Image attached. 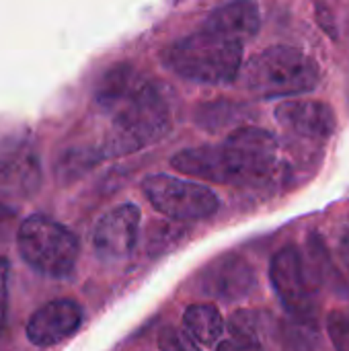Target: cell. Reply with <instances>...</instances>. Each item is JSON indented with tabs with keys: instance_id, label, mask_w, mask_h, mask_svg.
<instances>
[{
	"instance_id": "cell-17",
	"label": "cell",
	"mask_w": 349,
	"mask_h": 351,
	"mask_svg": "<svg viewBox=\"0 0 349 351\" xmlns=\"http://www.w3.org/2000/svg\"><path fill=\"white\" fill-rule=\"evenodd\" d=\"M329 335L337 351H349V319L341 313L329 317Z\"/></svg>"
},
{
	"instance_id": "cell-8",
	"label": "cell",
	"mask_w": 349,
	"mask_h": 351,
	"mask_svg": "<svg viewBox=\"0 0 349 351\" xmlns=\"http://www.w3.org/2000/svg\"><path fill=\"white\" fill-rule=\"evenodd\" d=\"M140 210L134 204H121L109 210L93 230L95 255L105 263L128 259L138 243Z\"/></svg>"
},
{
	"instance_id": "cell-10",
	"label": "cell",
	"mask_w": 349,
	"mask_h": 351,
	"mask_svg": "<svg viewBox=\"0 0 349 351\" xmlns=\"http://www.w3.org/2000/svg\"><path fill=\"white\" fill-rule=\"evenodd\" d=\"M41 167L29 138L8 136L0 142V191L31 195L39 187Z\"/></svg>"
},
{
	"instance_id": "cell-2",
	"label": "cell",
	"mask_w": 349,
	"mask_h": 351,
	"mask_svg": "<svg viewBox=\"0 0 349 351\" xmlns=\"http://www.w3.org/2000/svg\"><path fill=\"white\" fill-rule=\"evenodd\" d=\"M163 62L181 78L202 84H228L243 68V43L202 29L165 47Z\"/></svg>"
},
{
	"instance_id": "cell-20",
	"label": "cell",
	"mask_w": 349,
	"mask_h": 351,
	"mask_svg": "<svg viewBox=\"0 0 349 351\" xmlns=\"http://www.w3.org/2000/svg\"><path fill=\"white\" fill-rule=\"evenodd\" d=\"M317 12H319V21H321V25L325 27V31H327L329 35H333V37H335V33H337V31H335V27H331V25H329V21L333 23V14H329V12L325 10V6H317Z\"/></svg>"
},
{
	"instance_id": "cell-11",
	"label": "cell",
	"mask_w": 349,
	"mask_h": 351,
	"mask_svg": "<svg viewBox=\"0 0 349 351\" xmlns=\"http://www.w3.org/2000/svg\"><path fill=\"white\" fill-rule=\"evenodd\" d=\"M82 319L84 311L76 300H51L31 315L25 327V335L37 348H51L74 335L82 325Z\"/></svg>"
},
{
	"instance_id": "cell-21",
	"label": "cell",
	"mask_w": 349,
	"mask_h": 351,
	"mask_svg": "<svg viewBox=\"0 0 349 351\" xmlns=\"http://www.w3.org/2000/svg\"><path fill=\"white\" fill-rule=\"evenodd\" d=\"M339 253H341V259H344V263H346V265L349 267V237H348V239H344V241H341Z\"/></svg>"
},
{
	"instance_id": "cell-14",
	"label": "cell",
	"mask_w": 349,
	"mask_h": 351,
	"mask_svg": "<svg viewBox=\"0 0 349 351\" xmlns=\"http://www.w3.org/2000/svg\"><path fill=\"white\" fill-rule=\"evenodd\" d=\"M187 333L202 346H214L224 333V319L214 304H191L183 313Z\"/></svg>"
},
{
	"instance_id": "cell-12",
	"label": "cell",
	"mask_w": 349,
	"mask_h": 351,
	"mask_svg": "<svg viewBox=\"0 0 349 351\" xmlns=\"http://www.w3.org/2000/svg\"><path fill=\"white\" fill-rule=\"evenodd\" d=\"M276 119L290 134L311 142H327L337 130V115L323 101H282Z\"/></svg>"
},
{
	"instance_id": "cell-6",
	"label": "cell",
	"mask_w": 349,
	"mask_h": 351,
	"mask_svg": "<svg viewBox=\"0 0 349 351\" xmlns=\"http://www.w3.org/2000/svg\"><path fill=\"white\" fill-rule=\"evenodd\" d=\"M142 191L156 212L177 222L204 220L220 208V202L210 187L169 175L146 177L142 181Z\"/></svg>"
},
{
	"instance_id": "cell-19",
	"label": "cell",
	"mask_w": 349,
	"mask_h": 351,
	"mask_svg": "<svg viewBox=\"0 0 349 351\" xmlns=\"http://www.w3.org/2000/svg\"><path fill=\"white\" fill-rule=\"evenodd\" d=\"M216 351H265L261 343H251V341H243V339H226L218 346Z\"/></svg>"
},
{
	"instance_id": "cell-16",
	"label": "cell",
	"mask_w": 349,
	"mask_h": 351,
	"mask_svg": "<svg viewBox=\"0 0 349 351\" xmlns=\"http://www.w3.org/2000/svg\"><path fill=\"white\" fill-rule=\"evenodd\" d=\"M158 348L160 351H202L191 337L173 327H167L158 333Z\"/></svg>"
},
{
	"instance_id": "cell-13",
	"label": "cell",
	"mask_w": 349,
	"mask_h": 351,
	"mask_svg": "<svg viewBox=\"0 0 349 351\" xmlns=\"http://www.w3.org/2000/svg\"><path fill=\"white\" fill-rule=\"evenodd\" d=\"M261 27V14L253 2H230L210 12L204 29L222 35L232 41H245L255 37Z\"/></svg>"
},
{
	"instance_id": "cell-1",
	"label": "cell",
	"mask_w": 349,
	"mask_h": 351,
	"mask_svg": "<svg viewBox=\"0 0 349 351\" xmlns=\"http://www.w3.org/2000/svg\"><path fill=\"white\" fill-rule=\"evenodd\" d=\"M95 103L111 117L109 134L95 146L101 160L138 152L171 130V111L163 93L132 64H115L99 78Z\"/></svg>"
},
{
	"instance_id": "cell-9",
	"label": "cell",
	"mask_w": 349,
	"mask_h": 351,
	"mask_svg": "<svg viewBox=\"0 0 349 351\" xmlns=\"http://www.w3.org/2000/svg\"><path fill=\"white\" fill-rule=\"evenodd\" d=\"M197 288L210 298L224 302L247 298L257 288V276L253 265L241 255L228 253L214 259L197 276Z\"/></svg>"
},
{
	"instance_id": "cell-7",
	"label": "cell",
	"mask_w": 349,
	"mask_h": 351,
	"mask_svg": "<svg viewBox=\"0 0 349 351\" xmlns=\"http://www.w3.org/2000/svg\"><path fill=\"white\" fill-rule=\"evenodd\" d=\"M269 278L286 313L298 323L313 325L317 308L311 294L309 276L296 247H286L274 255L269 265Z\"/></svg>"
},
{
	"instance_id": "cell-5",
	"label": "cell",
	"mask_w": 349,
	"mask_h": 351,
	"mask_svg": "<svg viewBox=\"0 0 349 351\" xmlns=\"http://www.w3.org/2000/svg\"><path fill=\"white\" fill-rule=\"evenodd\" d=\"M226 185H265L278 175V140L261 128H239L220 146Z\"/></svg>"
},
{
	"instance_id": "cell-4",
	"label": "cell",
	"mask_w": 349,
	"mask_h": 351,
	"mask_svg": "<svg viewBox=\"0 0 349 351\" xmlns=\"http://www.w3.org/2000/svg\"><path fill=\"white\" fill-rule=\"evenodd\" d=\"M16 249L31 269L51 280L72 276L80 253L74 232L45 214L23 220L16 232Z\"/></svg>"
},
{
	"instance_id": "cell-18",
	"label": "cell",
	"mask_w": 349,
	"mask_h": 351,
	"mask_svg": "<svg viewBox=\"0 0 349 351\" xmlns=\"http://www.w3.org/2000/svg\"><path fill=\"white\" fill-rule=\"evenodd\" d=\"M8 282H10V263L6 257H0V333L6 319V306H8Z\"/></svg>"
},
{
	"instance_id": "cell-15",
	"label": "cell",
	"mask_w": 349,
	"mask_h": 351,
	"mask_svg": "<svg viewBox=\"0 0 349 351\" xmlns=\"http://www.w3.org/2000/svg\"><path fill=\"white\" fill-rule=\"evenodd\" d=\"M267 321L269 317H263L259 311H239L228 321L230 337L263 346V329H267Z\"/></svg>"
},
{
	"instance_id": "cell-3",
	"label": "cell",
	"mask_w": 349,
	"mask_h": 351,
	"mask_svg": "<svg viewBox=\"0 0 349 351\" xmlns=\"http://www.w3.org/2000/svg\"><path fill=\"white\" fill-rule=\"evenodd\" d=\"M321 78L313 58L296 47L274 45L255 53L243 66L245 86L263 99H284L317 88Z\"/></svg>"
}]
</instances>
